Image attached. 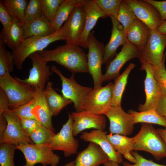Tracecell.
I'll return each instance as SVG.
<instances>
[{"instance_id": "1", "label": "cell", "mask_w": 166, "mask_h": 166, "mask_svg": "<svg viewBox=\"0 0 166 166\" xmlns=\"http://www.w3.org/2000/svg\"><path fill=\"white\" fill-rule=\"evenodd\" d=\"M47 63L54 61L72 73H89L87 55L77 44H67L38 52Z\"/></svg>"}, {"instance_id": "2", "label": "cell", "mask_w": 166, "mask_h": 166, "mask_svg": "<svg viewBox=\"0 0 166 166\" xmlns=\"http://www.w3.org/2000/svg\"><path fill=\"white\" fill-rule=\"evenodd\" d=\"M65 29L63 26L53 34L45 36H33L24 39L18 47L12 52L14 65L21 69L25 60L31 54L42 51L54 42L66 40Z\"/></svg>"}, {"instance_id": "3", "label": "cell", "mask_w": 166, "mask_h": 166, "mask_svg": "<svg viewBox=\"0 0 166 166\" xmlns=\"http://www.w3.org/2000/svg\"><path fill=\"white\" fill-rule=\"evenodd\" d=\"M134 150L152 154L157 160L166 157V145L151 124L142 123L138 133L134 137Z\"/></svg>"}, {"instance_id": "4", "label": "cell", "mask_w": 166, "mask_h": 166, "mask_svg": "<svg viewBox=\"0 0 166 166\" xmlns=\"http://www.w3.org/2000/svg\"><path fill=\"white\" fill-rule=\"evenodd\" d=\"M0 88L7 96L9 109L16 108L31 101L36 93L32 87L22 83L13 77L9 72L0 77Z\"/></svg>"}, {"instance_id": "5", "label": "cell", "mask_w": 166, "mask_h": 166, "mask_svg": "<svg viewBox=\"0 0 166 166\" xmlns=\"http://www.w3.org/2000/svg\"><path fill=\"white\" fill-rule=\"evenodd\" d=\"M51 69L60 77L62 82L61 92L62 96L72 101L76 112L84 110L88 97L93 89L78 84L75 79L74 73L70 77L67 78L56 66L52 65Z\"/></svg>"}, {"instance_id": "6", "label": "cell", "mask_w": 166, "mask_h": 166, "mask_svg": "<svg viewBox=\"0 0 166 166\" xmlns=\"http://www.w3.org/2000/svg\"><path fill=\"white\" fill-rule=\"evenodd\" d=\"M16 148L25 157L26 163L23 166H34L38 163L41 164L42 166H57L60 161V156L53 152L49 144H21Z\"/></svg>"}, {"instance_id": "7", "label": "cell", "mask_w": 166, "mask_h": 166, "mask_svg": "<svg viewBox=\"0 0 166 166\" xmlns=\"http://www.w3.org/2000/svg\"><path fill=\"white\" fill-rule=\"evenodd\" d=\"M88 53L87 55V65L89 73L93 78L94 88L101 86L103 83L101 66L105 54L104 44L98 41L93 32L91 31L88 37Z\"/></svg>"}, {"instance_id": "8", "label": "cell", "mask_w": 166, "mask_h": 166, "mask_svg": "<svg viewBox=\"0 0 166 166\" xmlns=\"http://www.w3.org/2000/svg\"><path fill=\"white\" fill-rule=\"evenodd\" d=\"M29 57L32 61V67L30 70L28 77L22 79L17 77L18 81L33 87L36 93L45 89L49 77L52 75L51 67L42 60L38 52L30 55Z\"/></svg>"}, {"instance_id": "9", "label": "cell", "mask_w": 166, "mask_h": 166, "mask_svg": "<svg viewBox=\"0 0 166 166\" xmlns=\"http://www.w3.org/2000/svg\"><path fill=\"white\" fill-rule=\"evenodd\" d=\"M2 114L7 122L6 128L0 143H8L17 146L21 144H34L30 136L24 130L20 118L9 108L4 110Z\"/></svg>"}, {"instance_id": "10", "label": "cell", "mask_w": 166, "mask_h": 166, "mask_svg": "<svg viewBox=\"0 0 166 166\" xmlns=\"http://www.w3.org/2000/svg\"><path fill=\"white\" fill-rule=\"evenodd\" d=\"M73 122L69 113L67 121L59 132L53 136L49 144L52 150L61 151L66 157L76 154L79 146V141L73 134Z\"/></svg>"}, {"instance_id": "11", "label": "cell", "mask_w": 166, "mask_h": 166, "mask_svg": "<svg viewBox=\"0 0 166 166\" xmlns=\"http://www.w3.org/2000/svg\"><path fill=\"white\" fill-rule=\"evenodd\" d=\"M166 46V35L159 33L156 30H150L147 44L140 53L139 59L156 68L163 60Z\"/></svg>"}, {"instance_id": "12", "label": "cell", "mask_w": 166, "mask_h": 166, "mask_svg": "<svg viewBox=\"0 0 166 166\" xmlns=\"http://www.w3.org/2000/svg\"><path fill=\"white\" fill-rule=\"evenodd\" d=\"M140 69L144 70L146 76L144 81L146 100L144 104H140L138 108L140 112L149 110H156L162 94L160 87L153 76L154 67L145 61L140 60Z\"/></svg>"}, {"instance_id": "13", "label": "cell", "mask_w": 166, "mask_h": 166, "mask_svg": "<svg viewBox=\"0 0 166 166\" xmlns=\"http://www.w3.org/2000/svg\"><path fill=\"white\" fill-rule=\"evenodd\" d=\"M113 83L93 88L89 95L84 110L104 115L112 106Z\"/></svg>"}, {"instance_id": "14", "label": "cell", "mask_w": 166, "mask_h": 166, "mask_svg": "<svg viewBox=\"0 0 166 166\" xmlns=\"http://www.w3.org/2000/svg\"><path fill=\"white\" fill-rule=\"evenodd\" d=\"M110 125V133L124 136L132 134L134 128L133 116L125 112L121 107L112 106L106 113Z\"/></svg>"}, {"instance_id": "15", "label": "cell", "mask_w": 166, "mask_h": 166, "mask_svg": "<svg viewBox=\"0 0 166 166\" xmlns=\"http://www.w3.org/2000/svg\"><path fill=\"white\" fill-rule=\"evenodd\" d=\"M140 51L134 45L127 41L115 57L106 65V72L103 75L102 81L115 80L120 75V71L128 61L134 58H139Z\"/></svg>"}, {"instance_id": "16", "label": "cell", "mask_w": 166, "mask_h": 166, "mask_svg": "<svg viewBox=\"0 0 166 166\" xmlns=\"http://www.w3.org/2000/svg\"><path fill=\"white\" fill-rule=\"evenodd\" d=\"M71 115L72 118L73 132L76 136L82 131L87 129L104 131L106 126V119L103 115L94 114L84 110L73 112Z\"/></svg>"}, {"instance_id": "17", "label": "cell", "mask_w": 166, "mask_h": 166, "mask_svg": "<svg viewBox=\"0 0 166 166\" xmlns=\"http://www.w3.org/2000/svg\"><path fill=\"white\" fill-rule=\"evenodd\" d=\"M82 1L74 9L63 26L66 36V44H77L84 31L85 14Z\"/></svg>"}, {"instance_id": "18", "label": "cell", "mask_w": 166, "mask_h": 166, "mask_svg": "<svg viewBox=\"0 0 166 166\" xmlns=\"http://www.w3.org/2000/svg\"><path fill=\"white\" fill-rule=\"evenodd\" d=\"M137 18L150 30H157L162 22L156 9L151 4L137 0H125Z\"/></svg>"}, {"instance_id": "19", "label": "cell", "mask_w": 166, "mask_h": 166, "mask_svg": "<svg viewBox=\"0 0 166 166\" xmlns=\"http://www.w3.org/2000/svg\"><path fill=\"white\" fill-rule=\"evenodd\" d=\"M82 4L85 14V25L77 44L81 47L87 49L88 36L98 19L105 18L108 16L98 7L94 0H83Z\"/></svg>"}, {"instance_id": "20", "label": "cell", "mask_w": 166, "mask_h": 166, "mask_svg": "<svg viewBox=\"0 0 166 166\" xmlns=\"http://www.w3.org/2000/svg\"><path fill=\"white\" fill-rule=\"evenodd\" d=\"M112 24L110 38L105 47V54L103 64H109L116 55V51L120 45L124 46L128 41L125 31L117 19L112 16H109Z\"/></svg>"}, {"instance_id": "21", "label": "cell", "mask_w": 166, "mask_h": 166, "mask_svg": "<svg viewBox=\"0 0 166 166\" xmlns=\"http://www.w3.org/2000/svg\"><path fill=\"white\" fill-rule=\"evenodd\" d=\"M107 132L105 131L94 129L89 132H83L80 138L83 140L94 143L98 145L107 154L109 160L118 164L123 161L121 155L116 151L108 141Z\"/></svg>"}, {"instance_id": "22", "label": "cell", "mask_w": 166, "mask_h": 166, "mask_svg": "<svg viewBox=\"0 0 166 166\" xmlns=\"http://www.w3.org/2000/svg\"><path fill=\"white\" fill-rule=\"evenodd\" d=\"M109 160L107 154L98 145L90 142L85 149L78 153L73 166H99Z\"/></svg>"}, {"instance_id": "23", "label": "cell", "mask_w": 166, "mask_h": 166, "mask_svg": "<svg viewBox=\"0 0 166 166\" xmlns=\"http://www.w3.org/2000/svg\"><path fill=\"white\" fill-rule=\"evenodd\" d=\"M150 29L138 19L126 32L127 41L142 51L147 44Z\"/></svg>"}, {"instance_id": "24", "label": "cell", "mask_w": 166, "mask_h": 166, "mask_svg": "<svg viewBox=\"0 0 166 166\" xmlns=\"http://www.w3.org/2000/svg\"><path fill=\"white\" fill-rule=\"evenodd\" d=\"M107 138L114 149L130 162L135 163L136 158L131 152L134 150V137H129L118 134L109 133Z\"/></svg>"}, {"instance_id": "25", "label": "cell", "mask_w": 166, "mask_h": 166, "mask_svg": "<svg viewBox=\"0 0 166 166\" xmlns=\"http://www.w3.org/2000/svg\"><path fill=\"white\" fill-rule=\"evenodd\" d=\"M24 39L23 24L15 21L9 29H2L0 34V41L12 52L18 47Z\"/></svg>"}, {"instance_id": "26", "label": "cell", "mask_w": 166, "mask_h": 166, "mask_svg": "<svg viewBox=\"0 0 166 166\" xmlns=\"http://www.w3.org/2000/svg\"><path fill=\"white\" fill-rule=\"evenodd\" d=\"M53 83L48 81L44 90L46 104L52 116L57 115L66 106L73 103L58 94L53 88Z\"/></svg>"}, {"instance_id": "27", "label": "cell", "mask_w": 166, "mask_h": 166, "mask_svg": "<svg viewBox=\"0 0 166 166\" xmlns=\"http://www.w3.org/2000/svg\"><path fill=\"white\" fill-rule=\"evenodd\" d=\"M35 98L34 105L32 111L33 114L42 125L54 132L52 122V116L46 104L44 90L37 93Z\"/></svg>"}, {"instance_id": "28", "label": "cell", "mask_w": 166, "mask_h": 166, "mask_svg": "<svg viewBox=\"0 0 166 166\" xmlns=\"http://www.w3.org/2000/svg\"><path fill=\"white\" fill-rule=\"evenodd\" d=\"M24 38L33 36H45L55 32L52 24L42 15L32 22L24 25Z\"/></svg>"}, {"instance_id": "29", "label": "cell", "mask_w": 166, "mask_h": 166, "mask_svg": "<svg viewBox=\"0 0 166 166\" xmlns=\"http://www.w3.org/2000/svg\"><path fill=\"white\" fill-rule=\"evenodd\" d=\"M136 66L133 63H129L122 73L114 80L113 89L112 106L121 107V98L127 83L128 76L131 70Z\"/></svg>"}, {"instance_id": "30", "label": "cell", "mask_w": 166, "mask_h": 166, "mask_svg": "<svg viewBox=\"0 0 166 166\" xmlns=\"http://www.w3.org/2000/svg\"><path fill=\"white\" fill-rule=\"evenodd\" d=\"M82 0H63L60 5L52 24L55 32L58 30L68 18L74 9Z\"/></svg>"}, {"instance_id": "31", "label": "cell", "mask_w": 166, "mask_h": 166, "mask_svg": "<svg viewBox=\"0 0 166 166\" xmlns=\"http://www.w3.org/2000/svg\"><path fill=\"white\" fill-rule=\"evenodd\" d=\"M29 1L26 0H1L14 21L23 24L26 10Z\"/></svg>"}, {"instance_id": "32", "label": "cell", "mask_w": 166, "mask_h": 166, "mask_svg": "<svg viewBox=\"0 0 166 166\" xmlns=\"http://www.w3.org/2000/svg\"><path fill=\"white\" fill-rule=\"evenodd\" d=\"M128 112L133 116L135 124L139 123L153 124L166 127V118L158 114L156 110L137 112L131 109Z\"/></svg>"}, {"instance_id": "33", "label": "cell", "mask_w": 166, "mask_h": 166, "mask_svg": "<svg viewBox=\"0 0 166 166\" xmlns=\"http://www.w3.org/2000/svg\"><path fill=\"white\" fill-rule=\"evenodd\" d=\"M117 19L122 26L125 33L128 28L138 19L125 0L121 1Z\"/></svg>"}, {"instance_id": "34", "label": "cell", "mask_w": 166, "mask_h": 166, "mask_svg": "<svg viewBox=\"0 0 166 166\" xmlns=\"http://www.w3.org/2000/svg\"><path fill=\"white\" fill-rule=\"evenodd\" d=\"M14 58L12 53L7 50L5 45L0 41V77L7 72L13 71L14 68Z\"/></svg>"}, {"instance_id": "35", "label": "cell", "mask_w": 166, "mask_h": 166, "mask_svg": "<svg viewBox=\"0 0 166 166\" xmlns=\"http://www.w3.org/2000/svg\"><path fill=\"white\" fill-rule=\"evenodd\" d=\"M63 0H40L42 15L51 24Z\"/></svg>"}, {"instance_id": "36", "label": "cell", "mask_w": 166, "mask_h": 166, "mask_svg": "<svg viewBox=\"0 0 166 166\" xmlns=\"http://www.w3.org/2000/svg\"><path fill=\"white\" fill-rule=\"evenodd\" d=\"M16 149V146L14 144L8 143L0 144L1 166H15L14 158V152Z\"/></svg>"}, {"instance_id": "37", "label": "cell", "mask_w": 166, "mask_h": 166, "mask_svg": "<svg viewBox=\"0 0 166 166\" xmlns=\"http://www.w3.org/2000/svg\"><path fill=\"white\" fill-rule=\"evenodd\" d=\"M55 134L48 128L42 125L29 136L34 144H49Z\"/></svg>"}, {"instance_id": "38", "label": "cell", "mask_w": 166, "mask_h": 166, "mask_svg": "<svg viewBox=\"0 0 166 166\" xmlns=\"http://www.w3.org/2000/svg\"><path fill=\"white\" fill-rule=\"evenodd\" d=\"M42 16L40 0H30L26 10L23 24H28Z\"/></svg>"}, {"instance_id": "39", "label": "cell", "mask_w": 166, "mask_h": 166, "mask_svg": "<svg viewBox=\"0 0 166 166\" xmlns=\"http://www.w3.org/2000/svg\"><path fill=\"white\" fill-rule=\"evenodd\" d=\"M98 7L108 16L117 18L121 0H94Z\"/></svg>"}, {"instance_id": "40", "label": "cell", "mask_w": 166, "mask_h": 166, "mask_svg": "<svg viewBox=\"0 0 166 166\" xmlns=\"http://www.w3.org/2000/svg\"><path fill=\"white\" fill-rule=\"evenodd\" d=\"M166 56V52L160 65L156 68L154 67L153 76L160 87L162 95L166 96V69L165 65Z\"/></svg>"}, {"instance_id": "41", "label": "cell", "mask_w": 166, "mask_h": 166, "mask_svg": "<svg viewBox=\"0 0 166 166\" xmlns=\"http://www.w3.org/2000/svg\"><path fill=\"white\" fill-rule=\"evenodd\" d=\"M35 97L30 102L16 108L11 109V110L20 119H29L37 120L32 113L35 104Z\"/></svg>"}, {"instance_id": "42", "label": "cell", "mask_w": 166, "mask_h": 166, "mask_svg": "<svg viewBox=\"0 0 166 166\" xmlns=\"http://www.w3.org/2000/svg\"><path fill=\"white\" fill-rule=\"evenodd\" d=\"M132 155L136 158V162L131 164L126 162L123 163V166H166L165 165L159 164L152 161L148 160L143 157L136 152H131Z\"/></svg>"}, {"instance_id": "43", "label": "cell", "mask_w": 166, "mask_h": 166, "mask_svg": "<svg viewBox=\"0 0 166 166\" xmlns=\"http://www.w3.org/2000/svg\"><path fill=\"white\" fill-rule=\"evenodd\" d=\"M20 120L24 130L29 136L42 125L38 121L35 119H21Z\"/></svg>"}, {"instance_id": "44", "label": "cell", "mask_w": 166, "mask_h": 166, "mask_svg": "<svg viewBox=\"0 0 166 166\" xmlns=\"http://www.w3.org/2000/svg\"><path fill=\"white\" fill-rule=\"evenodd\" d=\"M14 21L6 8L0 3V21L3 27L2 29H9Z\"/></svg>"}, {"instance_id": "45", "label": "cell", "mask_w": 166, "mask_h": 166, "mask_svg": "<svg viewBox=\"0 0 166 166\" xmlns=\"http://www.w3.org/2000/svg\"><path fill=\"white\" fill-rule=\"evenodd\" d=\"M154 6L159 13L162 22L166 20V0H144Z\"/></svg>"}, {"instance_id": "46", "label": "cell", "mask_w": 166, "mask_h": 166, "mask_svg": "<svg viewBox=\"0 0 166 166\" xmlns=\"http://www.w3.org/2000/svg\"><path fill=\"white\" fill-rule=\"evenodd\" d=\"M9 99L4 90L0 88V113L5 109L9 108Z\"/></svg>"}, {"instance_id": "47", "label": "cell", "mask_w": 166, "mask_h": 166, "mask_svg": "<svg viewBox=\"0 0 166 166\" xmlns=\"http://www.w3.org/2000/svg\"><path fill=\"white\" fill-rule=\"evenodd\" d=\"M157 113L166 118V96L162 95L156 109Z\"/></svg>"}, {"instance_id": "48", "label": "cell", "mask_w": 166, "mask_h": 166, "mask_svg": "<svg viewBox=\"0 0 166 166\" xmlns=\"http://www.w3.org/2000/svg\"><path fill=\"white\" fill-rule=\"evenodd\" d=\"M6 121L2 114H0V138L5 131L7 127Z\"/></svg>"}, {"instance_id": "49", "label": "cell", "mask_w": 166, "mask_h": 166, "mask_svg": "<svg viewBox=\"0 0 166 166\" xmlns=\"http://www.w3.org/2000/svg\"><path fill=\"white\" fill-rule=\"evenodd\" d=\"M156 30L159 33L166 35V20L162 22Z\"/></svg>"}, {"instance_id": "50", "label": "cell", "mask_w": 166, "mask_h": 166, "mask_svg": "<svg viewBox=\"0 0 166 166\" xmlns=\"http://www.w3.org/2000/svg\"><path fill=\"white\" fill-rule=\"evenodd\" d=\"M156 130L166 145V127L164 129L158 128Z\"/></svg>"}, {"instance_id": "51", "label": "cell", "mask_w": 166, "mask_h": 166, "mask_svg": "<svg viewBox=\"0 0 166 166\" xmlns=\"http://www.w3.org/2000/svg\"><path fill=\"white\" fill-rule=\"evenodd\" d=\"M103 165L104 166H120L118 163L110 160H109Z\"/></svg>"}, {"instance_id": "52", "label": "cell", "mask_w": 166, "mask_h": 166, "mask_svg": "<svg viewBox=\"0 0 166 166\" xmlns=\"http://www.w3.org/2000/svg\"><path fill=\"white\" fill-rule=\"evenodd\" d=\"M75 164L74 161H72L61 166H73Z\"/></svg>"}, {"instance_id": "53", "label": "cell", "mask_w": 166, "mask_h": 166, "mask_svg": "<svg viewBox=\"0 0 166 166\" xmlns=\"http://www.w3.org/2000/svg\"></svg>"}]
</instances>
